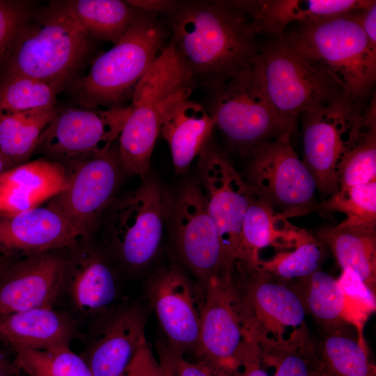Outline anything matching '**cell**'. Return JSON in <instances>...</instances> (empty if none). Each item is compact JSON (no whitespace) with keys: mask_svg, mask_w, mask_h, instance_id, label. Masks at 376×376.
<instances>
[{"mask_svg":"<svg viewBox=\"0 0 376 376\" xmlns=\"http://www.w3.org/2000/svg\"><path fill=\"white\" fill-rule=\"evenodd\" d=\"M27 10L24 2L0 0V65L26 24Z\"/></svg>","mask_w":376,"mask_h":376,"instance_id":"ab89813d","label":"cell"},{"mask_svg":"<svg viewBox=\"0 0 376 376\" xmlns=\"http://www.w3.org/2000/svg\"><path fill=\"white\" fill-rule=\"evenodd\" d=\"M84 239L59 212L47 206L0 214V256L24 258L70 249Z\"/></svg>","mask_w":376,"mask_h":376,"instance_id":"ffe728a7","label":"cell"},{"mask_svg":"<svg viewBox=\"0 0 376 376\" xmlns=\"http://www.w3.org/2000/svg\"><path fill=\"white\" fill-rule=\"evenodd\" d=\"M194 77L172 40L164 45L136 86L131 105L155 104L192 90Z\"/></svg>","mask_w":376,"mask_h":376,"instance_id":"f1b7e54d","label":"cell"},{"mask_svg":"<svg viewBox=\"0 0 376 376\" xmlns=\"http://www.w3.org/2000/svg\"><path fill=\"white\" fill-rule=\"evenodd\" d=\"M176 354L173 351L166 352L161 354L160 362L164 366L166 376H177L175 371Z\"/></svg>","mask_w":376,"mask_h":376,"instance_id":"bcb514c9","label":"cell"},{"mask_svg":"<svg viewBox=\"0 0 376 376\" xmlns=\"http://www.w3.org/2000/svg\"><path fill=\"white\" fill-rule=\"evenodd\" d=\"M299 24L281 39L324 70L347 97L366 100L376 80V47L355 11Z\"/></svg>","mask_w":376,"mask_h":376,"instance_id":"7a4b0ae2","label":"cell"},{"mask_svg":"<svg viewBox=\"0 0 376 376\" xmlns=\"http://www.w3.org/2000/svg\"><path fill=\"white\" fill-rule=\"evenodd\" d=\"M65 167L68 186L47 206L59 212L83 238L93 237L118 187L123 169L118 151L110 148Z\"/></svg>","mask_w":376,"mask_h":376,"instance_id":"7c38bea8","label":"cell"},{"mask_svg":"<svg viewBox=\"0 0 376 376\" xmlns=\"http://www.w3.org/2000/svg\"><path fill=\"white\" fill-rule=\"evenodd\" d=\"M15 361L26 376H93L85 360L70 347L48 350L19 348Z\"/></svg>","mask_w":376,"mask_h":376,"instance_id":"d590c367","label":"cell"},{"mask_svg":"<svg viewBox=\"0 0 376 376\" xmlns=\"http://www.w3.org/2000/svg\"><path fill=\"white\" fill-rule=\"evenodd\" d=\"M262 363L274 368V376H323L315 345L304 322L288 338L258 335Z\"/></svg>","mask_w":376,"mask_h":376,"instance_id":"83f0119b","label":"cell"},{"mask_svg":"<svg viewBox=\"0 0 376 376\" xmlns=\"http://www.w3.org/2000/svg\"><path fill=\"white\" fill-rule=\"evenodd\" d=\"M175 364L177 376H224L206 362L201 360L191 362L178 353H176Z\"/></svg>","mask_w":376,"mask_h":376,"instance_id":"b9f144b4","label":"cell"},{"mask_svg":"<svg viewBox=\"0 0 376 376\" xmlns=\"http://www.w3.org/2000/svg\"><path fill=\"white\" fill-rule=\"evenodd\" d=\"M91 38L64 3L54 4L37 24L22 29L3 63V75L65 83L88 52Z\"/></svg>","mask_w":376,"mask_h":376,"instance_id":"277c9868","label":"cell"},{"mask_svg":"<svg viewBox=\"0 0 376 376\" xmlns=\"http://www.w3.org/2000/svg\"><path fill=\"white\" fill-rule=\"evenodd\" d=\"M174 239L186 266L205 284L232 272L219 236L197 184L189 182L170 204Z\"/></svg>","mask_w":376,"mask_h":376,"instance_id":"5bb4252c","label":"cell"},{"mask_svg":"<svg viewBox=\"0 0 376 376\" xmlns=\"http://www.w3.org/2000/svg\"><path fill=\"white\" fill-rule=\"evenodd\" d=\"M205 289L195 352L221 374L237 376L257 343L249 333L232 272L210 279Z\"/></svg>","mask_w":376,"mask_h":376,"instance_id":"52a82bcc","label":"cell"},{"mask_svg":"<svg viewBox=\"0 0 376 376\" xmlns=\"http://www.w3.org/2000/svg\"><path fill=\"white\" fill-rule=\"evenodd\" d=\"M237 376H269L262 368L258 345L251 351Z\"/></svg>","mask_w":376,"mask_h":376,"instance_id":"7bdbcfd3","label":"cell"},{"mask_svg":"<svg viewBox=\"0 0 376 376\" xmlns=\"http://www.w3.org/2000/svg\"><path fill=\"white\" fill-rule=\"evenodd\" d=\"M233 281L250 333L283 336L286 327L296 328L306 315L292 281H283L258 263L236 260Z\"/></svg>","mask_w":376,"mask_h":376,"instance_id":"4fadbf2b","label":"cell"},{"mask_svg":"<svg viewBox=\"0 0 376 376\" xmlns=\"http://www.w3.org/2000/svg\"><path fill=\"white\" fill-rule=\"evenodd\" d=\"M64 4L91 37L113 44L138 16L134 8L119 0H73Z\"/></svg>","mask_w":376,"mask_h":376,"instance_id":"4dcf8cb0","label":"cell"},{"mask_svg":"<svg viewBox=\"0 0 376 376\" xmlns=\"http://www.w3.org/2000/svg\"><path fill=\"white\" fill-rule=\"evenodd\" d=\"M21 376H24L23 373L22 374V375H21Z\"/></svg>","mask_w":376,"mask_h":376,"instance_id":"681fc988","label":"cell"},{"mask_svg":"<svg viewBox=\"0 0 376 376\" xmlns=\"http://www.w3.org/2000/svg\"><path fill=\"white\" fill-rule=\"evenodd\" d=\"M151 305L173 350L182 354L196 350L201 331L204 296L176 267H164L150 279Z\"/></svg>","mask_w":376,"mask_h":376,"instance_id":"2e32d148","label":"cell"},{"mask_svg":"<svg viewBox=\"0 0 376 376\" xmlns=\"http://www.w3.org/2000/svg\"><path fill=\"white\" fill-rule=\"evenodd\" d=\"M376 181V102L366 107L361 132L344 157L339 169V189Z\"/></svg>","mask_w":376,"mask_h":376,"instance_id":"836d02e7","label":"cell"},{"mask_svg":"<svg viewBox=\"0 0 376 376\" xmlns=\"http://www.w3.org/2000/svg\"><path fill=\"white\" fill-rule=\"evenodd\" d=\"M362 104L343 96L303 113V162L324 194L339 189L340 164L363 126Z\"/></svg>","mask_w":376,"mask_h":376,"instance_id":"ba28073f","label":"cell"},{"mask_svg":"<svg viewBox=\"0 0 376 376\" xmlns=\"http://www.w3.org/2000/svg\"><path fill=\"white\" fill-rule=\"evenodd\" d=\"M192 90L187 91L155 104L132 106L119 136L118 154L122 169L126 173L146 178L150 158L162 122L172 105L189 97Z\"/></svg>","mask_w":376,"mask_h":376,"instance_id":"d4e9b609","label":"cell"},{"mask_svg":"<svg viewBox=\"0 0 376 376\" xmlns=\"http://www.w3.org/2000/svg\"><path fill=\"white\" fill-rule=\"evenodd\" d=\"M77 334L75 318L54 308H36L0 318V343L13 351L70 347Z\"/></svg>","mask_w":376,"mask_h":376,"instance_id":"603a6c76","label":"cell"},{"mask_svg":"<svg viewBox=\"0 0 376 376\" xmlns=\"http://www.w3.org/2000/svg\"><path fill=\"white\" fill-rule=\"evenodd\" d=\"M13 167V164L0 152V175Z\"/></svg>","mask_w":376,"mask_h":376,"instance_id":"c3c4849f","label":"cell"},{"mask_svg":"<svg viewBox=\"0 0 376 376\" xmlns=\"http://www.w3.org/2000/svg\"><path fill=\"white\" fill-rule=\"evenodd\" d=\"M244 14L228 1L194 3L179 11L173 41L194 76L214 86L251 66L258 33Z\"/></svg>","mask_w":376,"mask_h":376,"instance_id":"6da1fadb","label":"cell"},{"mask_svg":"<svg viewBox=\"0 0 376 376\" xmlns=\"http://www.w3.org/2000/svg\"><path fill=\"white\" fill-rule=\"evenodd\" d=\"M164 31L138 15L123 37L97 57L79 86L81 104L112 107L133 91L164 47Z\"/></svg>","mask_w":376,"mask_h":376,"instance_id":"5b68a950","label":"cell"},{"mask_svg":"<svg viewBox=\"0 0 376 376\" xmlns=\"http://www.w3.org/2000/svg\"><path fill=\"white\" fill-rule=\"evenodd\" d=\"M57 110L49 107L0 113V152L15 166L28 162L40 134Z\"/></svg>","mask_w":376,"mask_h":376,"instance_id":"1f68e13d","label":"cell"},{"mask_svg":"<svg viewBox=\"0 0 376 376\" xmlns=\"http://www.w3.org/2000/svg\"><path fill=\"white\" fill-rule=\"evenodd\" d=\"M168 204L158 182L147 175L137 188L115 197L107 208L100 225L112 254L127 269H142L156 256Z\"/></svg>","mask_w":376,"mask_h":376,"instance_id":"8992f818","label":"cell"},{"mask_svg":"<svg viewBox=\"0 0 376 376\" xmlns=\"http://www.w3.org/2000/svg\"><path fill=\"white\" fill-rule=\"evenodd\" d=\"M198 155L201 190L207 211L215 226L228 261L234 267L249 203V187L211 139Z\"/></svg>","mask_w":376,"mask_h":376,"instance_id":"9a60e30c","label":"cell"},{"mask_svg":"<svg viewBox=\"0 0 376 376\" xmlns=\"http://www.w3.org/2000/svg\"><path fill=\"white\" fill-rule=\"evenodd\" d=\"M337 279L345 298V320L357 329L358 341L366 345L363 329L369 315L375 311V294L350 269L342 270Z\"/></svg>","mask_w":376,"mask_h":376,"instance_id":"f35d334b","label":"cell"},{"mask_svg":"<svg viewBox=\"0 0 376 376\" xmlns=\"http://www.w3.org/2000/svg\"><path fill=\"white\" fill-rule=\"evenodd\" d=\"M67 249L21 258L0 276V318L36 308H54L61 292Z\"/></svg>","mask_w":376,"mask_h":376,"instance_id":"ac0fdd59","label":"cell"},{"mask_svg":"<svg viewBox=\"0 0 376 376\" xmlns=\"http://www.w3.org/2000/svg\"><path fill=\"white\" fill-rule=\"evenodd\" d=\"M320 210L345 214L343 225L375 228L376 181L339 189L319 203Z\"/></svg>","mask_w":376,"mask_h":376,"instance_id":"8d00e7d4","label":"cell"},{"mask_svg":"<svg viewBox=\"0 0 376 376\" xmlns=\"http://www.w3.org/2000/svg\"><path fill=\"white\" fill-rule=\"evenodd\" d=\"M22 373L0 343V376H21Z\"/></svg>","mask_w":376,"mask_h":376,"instance_id":"f6af8a7d","label":"cell"},{"mask_svg":"<svg viewBox=\"0 0 376 376\" xmlns=\"http://www.w3.org/2000/svg\"><path fill=\"white\" fill-rule=\"evenodd\" d=\"M249 187V203L236 260L257 263L261 249L271 246L277 252L292 250L312 235L306 230L293 225L285 214L275 210Z\"/></svg>","mask_w":376,"mask_h":376,"instance_id":"cb8c5ba5","label":"cell"},{"mask_svg":"<svg viewBox=\"0 0 376 376\" xmlns=\"http://www.w3.org/2000/svg\"><path fill=\"white\" fill-rule=\"evenodd\" d=\"M306 314L319 325L324 334L345 330V298L338 279L320 269L292 281Z\"/></svg>","mask_w":376,"mask_h":376,"instance_id":"f546056e","label":"cell"},{"mask_svg":"<svg viewBox=\"0 0 376 376\" xmlns=\"http://www.w3.org/2000/svg\"><path fill=\"white\" fill-rule=\"evenodd\" d=\"M215 122L202 105L189 97L175 102L160 128L177 173H183L210 140Z\"/></svg>","mask_w":376,"mask_h":376,"instance_id":"484cf974","label":"cell"},{"mask_svg":"<svg viewBox=\"0 0 376 376\" xmlns=\"http://www.w3.org/2000/svg\"><path fill=\"white\" fill-rule=\"evenodd\" d=\"M102 317L81 357L93 376H120L148 343L146 317L136 306L111 309Z\"/></svg>","mask_w":376,"mask_h":376,"instance_id":"d6986e66","label":"cell"},{"mask_svg":"<svg viewBox=\"0 0 376 376\" xmlns=\"http://www.w3.org/2000/svg\"><path fill=\"white\" fill-rule=\"evenodd\" d=\"M317 350L323 376H376L368 347L345 330L324 334Z\"/></svg>","mask_w":376,"mask_h":376,"instance_id":"d6a6232c","label":"cell"},{"mask_svg":"<svg viewBox=\"0 0 376 376\" xmlns=\"http://www.w3.org/2000/svg\"><path fill=\"white\" fill-rule=\"evenodd\" d=\"M126 2L134 9L145 12L171 10L176 6V2L165 0H132Z\"/></svg>","mask_w":376,"mask_h":376,"instance_id":"ee69618b","label":"cell"},{"mask_svg":"<svg viewBox=\"0 0 376 376\" xmlns=\"http://www.w3.org/2000/svg\"><path fill=\"white\" fill-rule=\"evenodd\" d=\"M19 259L21 258L0 256V276L7 268Z\"/></svg>","mask_w":376,"mask_h":376,"instance_id":"7dc6e473","label":"cell"},{"mask_svg":"<svg viewBox=\"0 0 376 376\" xmlns=\"http://www.w3.org/2000/svg\"><path fill=\"white\" fill-rule=\"evenodd\" d=\"M68 183L65 167L46 157L16 166L0 175V214L40 207L64 190Z\"/></svg>","mask_w":376,"mask_h":376,"instance_id":"7402d4cb","label":"cell"},{"mask_svg":"<svg viewBox=\"0 0 376 376\" xmlns=\"http://www.w3.org/2000/svg\"><path fill=\"white\" fill-rule=\"evenodd\" d=\"M132 107L101 109L81 105L57 110L34 152L66 165L107 152L119 137Z\"/></svg>","mask_w":376,"mask_h":376,"instance_id":"30bf717a","label":"cell"},{"mask_svg":"<svg viewBox=\"0 0 376 376\" xmlns=\"http://www.w3.org/2000/svg\"><path fill=\"white\" fill-rule=\"evenodd\" d=\"M316 237L329 246L342 270L352 269L376 294L375 228L340 223L322 228Z\"/></svg>","mask_w":376,"mask_h":376,"instance_id":"4316f807","label":"cell"},{"mask_svg":"<svg viewBox=\"0 0 376 376\" xmlns=\"http://www.w3.org/2000/svg\"><path fill=\"white\" fill-rule=\"evenodd\" d=\"M64 84L17 74L3 75L0 80V113L55 107L56 95Z\"/></svg>","mask_w":376,"mask_h":376,"instance_id":"e575fe53","label":"cell"},{"mask_svg":"<svg viewBox=\"0 0 376 376\" xmlns=\"http://www.w3.org/2000/svg\"><path fill=\"white\" fill-rule=\"evenodd\" d=\"M277 138L252 150L248 185L288 219L318 210L315 180L290 143Z\"/></svg>","mask_w":376,"mask_h":376,"instance_id":"9c48e42d","label":"cell"},{"mask_svg":"<svg viewBox=\"0 0 376 376\" xmlns=\"http://www.w3.org/2000/svg\"><path fill=\"white\" fill-rule=\"evenodd\" d=\"M251 68L278 119L281 138L290 139L301 114L346 96L330 75L283 39L259 49Z\"/></svg>","mask_w":376,"mask_h":376,"instance_id":"3957f363","label":"cell"},{"mask_svg":"<svg viewBox=\"0 0 376 376\" xmlns=\"http://www.w3.org/2000/svg\"><path fill=\"white\" fill-rule=\"evenodd\" d=\"M249 14L258 33L281 39L285 27L350 13L376 3L373 0H260L228 1Z\"/></svg>","mask_w":376,"mask_h":376,"instance_id":"44dd1931","label":"cell"},{"mask_svg":"<svg viewBox=\"0 0 376 376\" xmlns=\"http://www.w3.org/2000/svg\"><path fill=\"white\" fill-rule=\"evenodd\" d=\"M324 244L313 235L295 249L277 252L258 264L276 277L292 281L306 277L320 269L324 257Z\"/></svg>","mask_w":376,"mask_h":376,"instance_id":"74e56055","label":"cell"},{"mask_svg":"<svg viewBox=\"0 0 376 376\" xmlns=\"http://www.w3.org/2000/svg\"><path fill=\"white\" fill-rule=\"evenodd\" d=\"M214 87L209 112L233 145L252 150L264 141L282 137L278 119L251 66Z\"/></svg>","mask_w":376,"mask_h":376,"instance_id":"8fae6325","label":"cell"},{"mask_svg":"<svg viewBox=\"0 0 376 376\" xmlns=\"http://www.w3.org/2000/svg\"><path fill=\"white\" fill-rule=\"evenodd\" d=\"M120 376H166L161 362H157L147 343L134 356Z\"/></svg>","mask_w":376,"mask_h":376,"instance_id":"60d3db41","label":"cell"},{"mask_svg":"<svg viewBox=\"0 0 376 376\" xmlns=\"http://www.w3.org/2000/svg\"><path fill=\"white\" fill-rule=\"evenodd\" d=\"M117 273L93 237L67 249L61 292L74 312L100 317L112 309L119 295Z\"/></svg>","mask_w":376,"mask_h":376,"instance_id":"e0dca14e","label":"cell"}]
</instances>
